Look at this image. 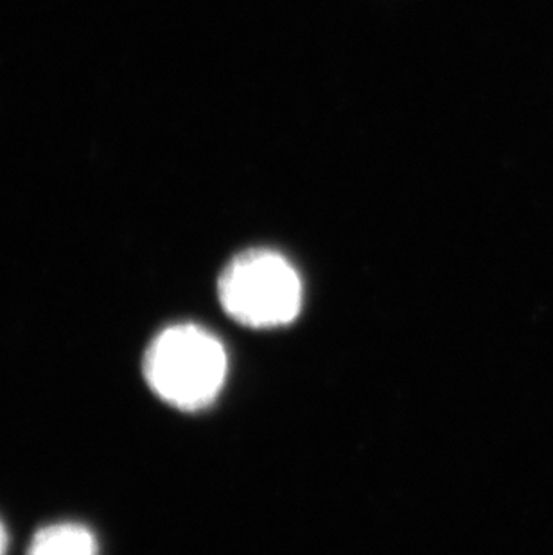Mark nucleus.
Here are the masks:
<instances>
[{"instance_id": "1", "label": "nucleus", "mask_w": 553, "mask_h": 555, "mask_svg": "<svg viewBox=\"0 0 553 555\" xmlns=\"http://www.w3.org/2000/svg\"><path fill=\"white\" fill-rule=\"evenodd\" d=\"M147 387L164 403L196 412L215 403L227 377V352L213 333L194 324L160 331L142 362Z\"/></svg>"}, {"instance_id": "2", "label": "nucleus", "mask_w": 553, "mask_h": 555, "mask_svg": "<svg viewBox=\"0 0 553 555\" xmlns=\"http://www.w3.org/2000/svg\"><path fill=\"white\" fill-rule=\"evenodd\" d=\"M220 302L230 319L256 330L286 325L303 308V283L286 257L252 248L235 256L221 272Z\"/></svg>"}, {"instance_id": "3", "label": "nucleus", "mask_w": 553, "mask_h": 555, "mask_svg": "<svg viewBox=\"0 0 553 555\" xmlns=\"http://www.w3.org/2000/svg\"><path fill=\"white\" fill-rule=\"evenodd\" d=\"M27 555H98V541L83 525H49L33 538Z\"/></svg>"}, {"instance_id": "4", "label": "nucleus", "mask_w": 553, "mask_h": 555, "mask_svg": "<svg viewBox=\"0 0 553 555\" xmlns=\"http://www.w3.org/2000/svg\"><path fill=\"white\" fill-rule=\"evenodd\" d=\"M8 548V534H5L4 525L0 524V555L5 554Z\"/></svg>"}]
</instances>
